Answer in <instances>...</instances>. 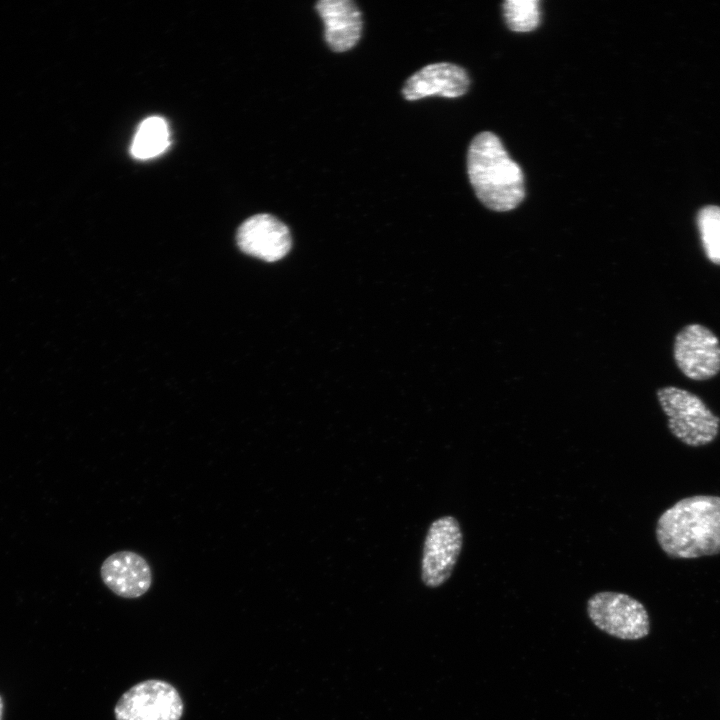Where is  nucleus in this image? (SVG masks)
Listing matches in <instances>:
<instances>
[{
	"mask_svg": "<svg viewBox=\"0 0 720 720\" xmlns=\"http://www.w3.org/2000/svg\"><path fill=\"white\" fill-rule=\"evenodd\" d=\"M655 533L663 552L673 559L720 554V496L680 499L660 515Z\"/></svg>",
	"mask_w": 720,
	"mask_h": 720,
	"instance_id": "f257e3e1",
	"label": "nucleus"
},
{
	"mask_svg": "<svg viewBox=\"0 0 720 720\" xmlns=\"http://www.w3.org/2000/svg\"><path fill=\"white\" fill-rule=\"evenodd\" d=\"M462 544L463 535L456 518L447 515L431 523L421 559V579L427 587H439L450 578Z\"/></svg>",
	"mask_w": 720,
	"mask_h": 720,
	"instance_id": "423d86ee",
	"label": "nucleus"
},
{
	"mask_svg": "<svg viewBox=\"0 0 720 720\" xmlns=\"http://www.w3.org/2000/svg\"><path fill=\"white\" fill-rule=\"evenodd\" d=\"M697 224L708 259L720 265V207H703L698 213Z\"/></svg>",
	"mask_w": 720,
	"mask_h": 720,
	"instance_id": "ddd939ff",
	"label": "nucleus"
},
{
	"mask_svg": "<svg viewBox=\"0 0 720 720\" xmlns=\"http://www.w3.org/2000/svg\"><path fill=\"white\" fill-rule=\"evenodd\" d=\"M100 576L105 586L122 598L143 596L152 585V571L147 560L133 551H118L102 563Z\"/></svg>",
	"mask_w": 720,
	"mask_h": 720,
	"instance_id": "1a4fd4ad",
	"label": "nucleus"
},
{
	"mask_svg": "<svg viewBox=\"0 0 720 720\" xmlns=\"http://www.w3.org/2000/svg\"><path fill=\"white\" fill-rule=\"evenodd\" d=\"M315 9L323 20L324 38L331 50L344 52L357 44L362 31V16L353 1L321 0Z\"/></svg>",
	"mask_w": 720,
	"mask_h": 720,
	"instance_id": "9b49d317",
	"label": "nucleus"
},
{
	"mask_svg": "<svg viewBox=\"0 0 720 720\" xmlns=\"http://www.w3.org/2000/svg\"><path fill=\"white\" fill-rule=\"evenodd\" d=\"M470 79L465 69L447 62L424 66L405 82L402 94L409 101L427 96L456 98L469 89Z\"/></svg>",
	"mask_w": 720,
	"mask_h": 720,
	"instance_id": "9d476101",
	"label": "nucleus"
},
{
	"mask_svg": "<svg viewBox=\"0 0 720 720\" xmlns=\"http://www.w3.org/2000/svg\"><path fill=\"white\" fill-rule=\"evenodd\" d=\"M170 144L167 122L159 116L146 118L139 125L131 144L134 158L146 160L162 154Z\"/></svg>",
	"mask_w": 720,
	"mask_h": 720,
	"instance_id": "f8f14e48",
	"label": "nucleus"
},
{
	"mask_svg": "<svg viewBox=\"0 0 720 720\" xmlns=\"http://www.w3.org/2000/svg\"><path fill=\"white\" fill-rule=\"evenodd\" d=\"M2 714H3V701L0 696V720H2Z\"/></svg>",
	"mask_w": 720,
	"mask_h": 720,
	"instance_id": "2eb2a0df",
	"label": "nucleus"
},
{
	"mask_svg": "<svg viewBox=\"0 0 720 720\" xmlns=\"http://www.w3.org/2000/svg\"><path fill=\"white\" fill-rule=\"evenodd\" d=\"M657 397L668 418L670 432L682 443L701 447L716 439L720 418L700 397L674 386L658 389Z\"/></svg>",
	"mask_w": 720,
	"mask_h": 720,
	"instance_id": "7ed1b4c3",
	"label": "nucleus"
},
{
	"mask_svg": "<svg viewBox=\"0 0 720 720\" xmlns=\"http://www.w3.org/2000/svg\"><path fill=\"white\" fill-rule=\"evenodd\" d=\"M587 614L599 630L621 640H639L650 631L645 606L625 593L602 591L594 594L587 602Z\"/></svg>",
	"mask_w": 720,
	"mask_h": 720,
	"instance_id": "20e7f679",
	"label": "nucleus"
},
{
	"mask_svg": "<svg viewBox=\"0 0 720 720\" xmlns=\"http://www.w3.org/2000/svg\"><path fill=\"white\" fill-rule=\"evenodd\" d=\"M674 358L690 379L707 380L720 371V344L708 328L691 324L684 327L674 342Z\"/></svg>",
	"mask_w": 720,
	"mask_h": 720,
	"instance_id": "0eeeda50",
	"label": "nucleus"
},
{
	"mask_svg": "<svg viewBox=\"0 0 720 720\" xmlns=\"http://www.w3.org/2000/svg\"><path fill=\"white\" fill-rule=\"evenodd\" d=\"M467 172L477 198L490 210H513L525 197L521 167L510 158L498 136L492 132H481L471 141Z\"/></svg>",
	"mask_w": 720,
	"mask_h": 720,
	"instance_id": "f03ea898",
	"label": "nucleus"
},
{
	"mask_svg": "<svg viewBox=\"0 0 720 720\" xmlns=\"http://www.w3.org/2000/svg\"><path fill=\"white\" fill-rule=\"evenodd\" d=\"M236 239L244 253L267 262L283 258L292 244L287 226L270 214L248 218L239 227Z\"/></svg>",
	"mask_w": 720,
	"mask_h": 720,
	"instance_id": "6e6552de",
	"label": "nucleus"
},
{
	"mask_svg": "<svg viewBox=\"0 0 720 720\" xmlns=\"http://www.w3.org/2000/svg\"><path fill=\"white\" fill-rule=\"evenodd\" d=\"M184 703L178 690L160 679L141 681L124 692L114 707L116 720H180Z\"/></svg>",
	"mask_w": 720,
	"mask_h": 720,
	"instance_id": "39448f33",
	"label": "nucleus"
},
{
	"mask_svg": "<svg viewBox=\"0 0 720 720\" xmlns=\"http://www.w3.org/2000/svg\"><path fill=\"white\" fill-rule=\"evenodd\" d=\"M507 26L514 32L534 30L540 21L539 1L507 0L503 3Z\"/></svg>",
	"mask_w": 720,
	"mask_h": 720,
	"instance_id": "4468645a",
	"label": "nucleus"
}]
</instances>
